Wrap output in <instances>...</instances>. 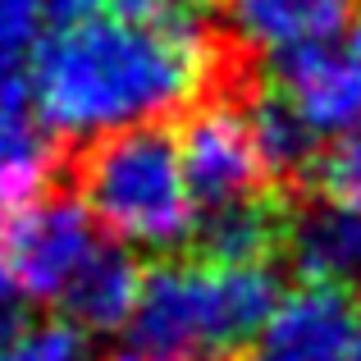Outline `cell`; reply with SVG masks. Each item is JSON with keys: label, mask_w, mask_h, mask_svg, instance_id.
Masks as SVG:
<instances>
[{"label": "cell", "mask_w": 361, "mask_h": 361, "mask_svg": "<svg viewBox=\"0 0 361 361\" xmlns=\"http://www.w3.org/2000/svg\"><path fill=\"white\" fill-rule=\"evenodd\" d=\"M238 55L178 0H115L110 14L37 42L27 97L51 137L97 142L192 110L238 82Z\"/></svg>", "instance_id": "cell-1"}, {"label": "cell", "mask_w": 361, "mask_h": 361, "mask_svg": "<svg viewBox=\"0 0 361 361\" xmlns=\"http://www.w3.org/2000/svg\"><path fill=\"white\" fill-rule=\"evenodd\" d=\"M279 279L265 265L169 261L142 279L133 311L137 361H229L256 343L279 307Z\"/></svg>", "instance_id": "cell-2"}, {"label": "cell", "mask_w": 361, "mask_h": 361, "mask_svg": "<svg viewBox=\"0 0 361 361\" xmlns=\"http://www.w3.org/2000/svg\"><path fill=\"white\" fill-rule=\"evenodd\" d=\"M78 202L101 229L147 252H174L197 238L202 206L178 165V147L165 128H123L87 142L78 160Z\"/></svg>", "instance_id": "cell-3"}, {"label": "cell", "mask_w": 361, "mask_h": 361, "mask_svg": "<svg viewBox=\"0 0 361 361\" xmlns=\"http://www.w3.org/2000/svg\"><path fill=\"white\" fill-rule=\"evenodd\" d=\"M243 87L247 82L238 78L197 101L174 137L188 188L197 206H211V211L247 202V197H265V183H270L243 115Z\"/></svg>", "instance_id": "cell-4"}, {"label": "cell", "mask_w": 361, "mask_h": 361, "mask_svg": "<svg viewBox=\"0 0 361 361\" xmlns=\"http://www.w3.org/2000/svg\"><path fill=\"white\" fill-rule=\"evenodd\" d=\"M101 233L78 197H46L0 220V256L23 298L60 302L78 270L97 256Z\"/></svg>", "instance_id": "cell-5"}, {"label": "cell", "mask_w": 361, "mask_h": 361, "mask_svg": "<svg viewBox=\"0 0 361 361\" xmlns=\"http://www.w3.org/2000/svg\"><path fill=\"white\" fill-rule=\"evenodd\" d=\"M274 92L311 133L338 137L361 128V18L329 42L283 55L274 69Z\"/></svg>", "instance_id": "cell-6"}, {"label": "cell", "mask_w": 361, "mask_h": 361, "mask_svg": "<svg viewBox=\"0 0 361 361\" xmlns=\"http://www.w3.org/2000/svg\"><path fill=\"white\" fill-rule=\"evenodd\" d=\"M357 307L348 293L302 283L283 293L252 343V361H353Z\"/></svg>", "instance_id": "cell-7"}, {"label": "cell", "mask_w": 361, "mask_h": 361, "mask_svg": "<svg viewBox=\"0 0 361 361\" xmlns=\"http://www.w3.org/2000/svg\"><path fill=\"white\" fill-rule=\"evenodd\" d=\"M353 23V0H229V37L233 51L256 55H298L320 46Z\"/></svg>", "instance_id": "cell-8"}, {"label": "cell", "mask_w": 361, "mask_h": 361, "mask_svg": "<svg viewBox=\"0 0 361 361\" xmlns=\"http://www.w3.org/2000/svg\"><path fill=\"white\" fill-rule=\"evenodd\" d=\"M283 247L293 252V265L307 283L320 288H361V211L325 206L288 220Z\"/></svg>", "instance_id": "cell-9"}, {"label": "cell", "mask_w": 361, "mask_h": 361, "mask_svg": "<svg viewBox=\"0 0 361 361\" xmlns=\"http://www.w3.org/2000/svg\"><path fill=\"white\" fill-rule=\"evenodd\" d=\"M142 265L133 261V252L123 247H97L87 265L78 270V279L64 293V311H69V325L78 329H97V334H110V329L133 325V311H137L142 298Z\"/></svg>", "instance_id": "cell-10"}, {"label": "cell", "mask_w": 361, "mask_h": 361, "mask_svg": "<svg viewBox=\"0 0 361 361\" xmlns=\"http://www.w3.org/2000/svg\"><path fill=\"white\" fill-rule=\"evenodd\" d=\"M60 169V142L23 106H0V220L42 202Z\"/></svg>", "instance_id": "cell-11"}, {"label": "cell", "mask_w": 361, "mask_h": 361, "mask_svg": "<svg viewBox=\"0 0 361 361\" xmlns=\"http://www.w3.org/2000/svg\"><path fill=\"white\" fill-rule=\"evenodd\" d=\"M288 238V215L270 197H247V202L220 206L197 224L202 261L215 265H265Z\"/></svg>", "instance_id": "cell-12"}, {"label": "cell", "mask_w": 361, "mask_h": 361, "mask_svg": "<svg viewBox=\"0 0 361 361\" xmlns=\"http://www.w3.org/2000/svg\"><path fill=\"white\" fill-rule=\"evenodd\" d=\"M243 115H247L256 156H261L270 183H274V178L307 174L311 156H316V133L293 115L288 101H283L279 92H274V87L270 92H265V87H243Z\"/></svg>", "instance_id": "cell-13"}, {"label": "cell", "mask_w": 361, "mask_h": 361, "mask_svg": "<svg viewBox=\"0 0 361 361\" xmlns=\"http://www.w3.org/2000/svg\"><path fill=\"white\" fill-rule=\"evenodd\" d=\"M42 0H0V106H23L27 64L37 55Z\"/></svg>", "instance_id": "cell-14"}, {"label": "cell", "mask_w": 361, "mask_h": 361, "mask_svg": "<svg viewBox=\"0 0 361 361\" xmlns=\"http://www.w3.org/2000/svg\"><path fill=\"white\" fill-rule=\"evenodd\" d=\"M307 178L325 206H343V211H361V128L338 133L311 156Z\"/></svg>", "instance_id": "cell-15"}, {"label": "cell", "mask_w": 361, "mask_h": 361, "mask_svg": "<svg viewBox=\"0 0 361 361\" xmlns=\"http://www.w3.org/2000/svg\"><path fill=\"white\" fill-rule=\"evenodd\" d=\"M0 361H87V338L69 320H37L9 334Z\"/></svg>", "instance_id": "cell-16"}, {"label": "cell", "mask_w": 361, "mask_h": 361, "mask_svg": "<svg viewBox=\"0 0 361 361\" xmlns=\"http://www.w3.org/2000/svg\"><path fill=\"white\" fill-rule=\"evenodd\" d=\"M110 5L115 0H42V18L51 27H78V23L110 14Z\"/></svg>", "instance_id": "cell-17"}, {"label": "cell", "mask_w": 361, "mask_h": 361, "mask_svg": "<svg viewBox=\"0 0 361 361\" xmlns=\"http://www.w3.org/2000/svg\"><path fill=\"white\" fill-rule=\"evenodd\" d=\"M14 298H18V288H14V279H9V265H5V256H0V316H5V311L14 307Z\"/></svg>", "instance_id": "cell-18"}, {"label": "cell", "mask_w": 361, "mask_h": 361, "mask_svg": "<svg viewBox=\"0 0 361 361\" xmlns=\"http://www.w3.org/2000/svg\"><path fill=\"white\" fill-rule=\"evenodd\" d=\"M353 361H361V307H357V334H353Z\"/></svg>", "instance_id": "cell-19"}, {"label": "cell", "mask_w": 361, "mask_h": 361, "mask_svg": "<svg viewBox=\"0 0 361 361\" xmlns=\"http://www.w3.org/2000/svg\"><path fill=\"white\" fill-rule=\"evenodd\" d=\"M178 5H197V0H178Z\"/></svg>", "instance_id": "cell-20"}]
</instances>
